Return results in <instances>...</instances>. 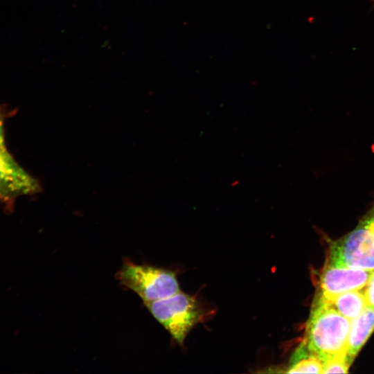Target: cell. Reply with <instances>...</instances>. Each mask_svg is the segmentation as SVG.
<instances>
[{
  "label": "cell",
  "mask_w": 374,
  "mask_h": 374,
  "mask_svg": "<svg viewBox=\"0 0 374 374\" xmlns=\"http://www.w3.org/2000/svg\"><path fill=\"white\" fill-rule=\"evenodd\" d=\"M374 332V307L367 306L350 321L346 345V355L350 366Z\"/></svg>",
  "instance_id": "52a82bcc"
},
{
  "label": "cell",
  "mask_w": 374,
  "mask_h": 374,
  "mask_svg": "<svg viewBox=\"0 0 374 374\" xmlns=\"http://www.w3.org/2000/svg\"><path fill=\"white\" fill-rule=\"evenodd\" d=\"M373 209H374V206H373Z\"/></svg>",
  "instance_id": "4fadbf2b"
},
{
  "label": "cell",
  "mask_w": 374,
  "mask_h": 374,
  "mask_svg": "<svg viewBox=\"0 0 374 374\" xmlns=\"http://www.w3.org/2000/svg\"><path fill=\"white\" fill-rule=\"evenodd\" d=\"M327 263L374 270V209L352 231L330 246Z\"/></svg>",
  "instance_id": "3957f363"
},
{
  "label": "cell",
  "mask_w": 374,
  "mask_h": 374,
  "mask_svg": "<svg viewBox=\"0 0 374 374\" xmlns=\"http://www.w3.org/2000/svg\"><path fill=\"white\" fill-rule=\"evenodd\" d=\"M353 290L337 294L323 302L330 305L350 321L359 315L368 306L364 292Z\"/></svg>",
  "instance_id": "ba28073f"
},
{
  "label": "cell",
  "mask_w": 374,
  "mask_h": 374,
  "mask_svg": "<svg viewBox=\"0 0 374 374\" xmlns=\"http://www.w3.org/2000/svg\"><path fill=\"white\" fill-rule=\"evenodd\" d=\"M350 321L330 305L313 303L303 342L323 362L346 353Z\"/></svg>",
  "instance_id": "6da1fadb"
},
{
  "label": "cell",
  "mask_w": 374,
  "mask_h": 374,
  "mask_svg": "<svg viewBox=\"0 0 374 374\" xmlns=\"http://www.w3.org/2000/svg\"><path fill=\"white\" fill-rule=\"evenodd\" d=\"M144 304L179 345H183L187 335L200 317V310L195 298L181 291Z\"/></svg>",
  "instance_id": "277c9868"
},
{
  "label": "cell",
  "mask_w": 374,
  "mask_h": 374,
  "mask_svg": "<svg viewBox=\"0 0 374 374\" xmlns=\"http://www.w3.org/2000/svg\"><path fill=\"white\" fill-rule=\"evenodd\" d=\"M323 361L311 352L303 341L292 357L286 373H323Z\"/></svg>",
  "instance_id": "9c48e42d"
},
{
  "label": "cell",
  "mask_w": 374,
  "mask_h": 374,
  "mask_svg": "<svg viewBox=\"0 0 374 374\" xmlns=\"http://www.w3.org/2000/svg\"><path fill=\"white\" fill-rule=\"evenodd\" d=\"M116 277L121 285L134 292L144 303L180 291L173 271L149 264H136L129 259L125 260Z\"/></svg>",
  "instance_id": "7a4b0ae2"
},
{
  "label": "cell",
  "mask_w": 374,
  "mask_h": 374,
  "mask_svg": "<svg viewBox=\"0 0 374 374\" xmlns=\"http://www.w3.org/2000/svg\"><path fill=\"white\" fill-rule=\"evenodd\" d=\"M41 190L39 181L19 165L6 148H0V200L9 204L18 197Z\"/></svg>",
  "instance_id": "8992f818"
},
{
  "label": "cell",
  "mask_w": 374,
  "mask_h": 374,
  "mask_svg": "<svg viewBox=\"0 0 374 374\" xmlns=\"http://www.w3.org/2000/svg\"><path fill=\"white\" fill-rule=\"evenodd\" d=\"M323 363V373H346L350 368L346 353L330 357Z\"/></svg>",
  "instance_id": "30bf717a"
},
{
  "label": "cell",
  "mask_w": 374,
  "mask_h": 374,
  "mask_svg": "<svg viewBox=\"0 0 374 374\" xmlns=\"http://www.w3.org/2000/svg\"><path fill=\"white\" fill-rule=\"evenodd\" d=\"M373 271L327 263L320 274L314 302L326 301L337 294L366 287Z\"/></svg>",
  "instance_id": "5b68a950"
},
{
  "label": "cell",
  "mask_w": 374,
  "mask_h": 374,
  "mask_svg": "<svg viewBox=\"0 0 374 374\" xmlns=\"http://www.w3.org/2000/svg\"><path fill=\"white\" fill-rule=\"evenodd\" d=\"M0 148L5 149V140H4V133H3V119L0 113Z\"/></svg>",
  "instance_id": "7c38bea8"
},
{
  "label": "cell",
  "mask_w": 374,
  "mask_h": 374,
  "mask_svg": "<svg viewBox=\"0 0 374 374\" xmlns=\"http://www.w3.org/2000/svg\"><path fill=\"white\" fill-rule=\"evenodd\" d=\"M368 306L374 307V271L364 290Z\"/></svg>",
  "instance_id": "8fae6325"
}]
</instances>
